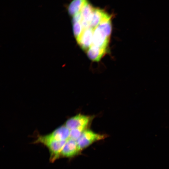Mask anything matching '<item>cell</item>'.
I'll return each instance as SVG.
<instances>
[{
  "instance_id": "obj_10",
  "label": "cell",
  "mask_w": 169,
  "mask_h": 169,
  "mask_svg": "<svg viewBox=\"0 0 169 169\" xmlns=\"http://www.w3.org/2000/svg\"><path fill=\"white\" fill-rule=\"evenodd\" d=\"M87 1V0H73L69 6L68 10L69 13L70 15L74 16L80 12Z\"/></svg>"
},
{
  "instance_id": "obj_7",
  "label": "cell",
  "mask_w": 169,
  "mask_h": 169,
  "mask_svg": "<svg viewBox=\"0 0 169 169\" xmlns=\"http://www.w3.org/2000/svg\"><path fill=\"white\" fill-rule=\"evenodd\" d=\"M80 151L76 141L69 138L61 152L60 158L73 156L77 154Z\"/></svg>"
},
{
  "instance_id": "obj_1",
  "label": "cell",
  "mask_w": 169,
  "mask_h": 169,
  "mask_svg": "<svg viewBox=\"0 0 169 169\" xmlns=\"http://www.w3.org/2000/svg\"><path fill=\"white\" fill-rule=\"evenodd\" d=\"M67 140H47L39 136H38L34 143L42 144L48 148L50 154V161L53 163L60 158L61 152Z\"/></svg>"
},
{
  "instance_id": "obj_11",
  "label": "cell",
  "mask_w": 169,
  "mask_h": 169,
  "mask_svg": "<svg viewBox=\"0 0 169 169\" xmlns=\"http://www.w3.org/2000/svg\"><path fill=\"white\" fill-rule=\"evenodd\" d=\"M94 8L87 1L83 6L80 11L82 19L88 22L90 24Z\"/></svg>"
},
{
  "instance_id": "obj_13",
  "label": "cell",
  "mask_w": 169,
  "mask_h": 169,
  "mask_svg": "<svg viewBox=\"0 0 169 169\" xmlns=\"http://www.w3.org/2000/svg\"><path fill=\"white\" fill-rule=\"evenodd\" d=\"M84 30L80 22L73 23V30L76 39L79 36Z\"/></svg>"
},
{
  "instance_id": "obj_3",
  "label": "cell",
  "mask_w": 169,
  "mask_h": 169,
  "mask_svg": "<svg viewBox=\"0 0 169 169\" xmlns=\"http://www.w3.org/2000/svg\"><path fill=\"white\" fill-rule=\"evenodd\" d=\"M90 120V117L79 114L67 120L65 125L70 130L79 127L87 128Z\"/></svg>"
},
{
  "instance_id": "obj_14",
  "label": "cell",
  "mask_w": 169,
  "mask_h": 169,
  "mask_svg": "<svg viewBox=\"0 0 169 169\" xmlns=\"http://www.w3.org/2000/svg\"><path fill=\"white\" fill-rule=\"evenodd\" d=\"M82 18L81 12H79L73 16V23L80 22Z\"/></svg>"
},
{
  "instance_id": "obj_9",
  "label": "cell",
  "mask_w": 169,
  "mask_h": 169,
  "mask_svg": "<svg viewBox=\"0 0 169 169\" xmlns=\"http://www.w3.org/2000/svg\"><path fill=\"white\" fill-rule=\"evenodd\" d=\"M106 13L103 10L94 8L90 23V27L95 29L100 23Z\"/></svg>"
},
{
  "instance_id": "obj_5",
  "label": "cell",
  "mask_w": 169,
  "mask_h": 169,
  "mask_svg": "<svg viewBox=\"0 0 169 169\" xmlns=\"http://www.w3.org/2000/svg\"><path fill=\"white\" fill-rule=\"evenodd\" d=\"M94 29L91 27L84 29L76 39L78 44L83 50H87L92 45Z\"/></svg>"
},
{
  "instance_id": "obj_6",
  "label": "cell",
  "mask_w": 169,
  "mask_h": 169,
  "mask_svg": "<svg viewBox=\"0 0 169 169\" xmlns=\"http://www.w3.org/2000/svg\"><path fill=\"white\" fill-rule=\"evenodd\" d=\"M70 130L65 125L61 126L56 129L51 133L42 136L43 138L49 140L56 141L67 140L69 138Z\"/></svg>"
},
{
  "instance_id": "obj_12",
  "label": "cell",
  "mask_w": 169,
  "mask_h": 169,
  "mask_svg": "<svg viewBox=\"0 0 169 169\" xmlns=\"http://www.w3.org/2000/svg\"><path fill=\"white\" fill-rule=\"evenodd\" d=\"M87 128L79 127L70 130L69 138L77 140Z\"/></svg>"
},
{
  "instance_id": "obj_2",
  "label": "cell",
  "mask_w": 169,
  "mask_h": 169,
  "mask_svg": "<svg viewBox=\"0 0 169 169\" xmlns=\"http://www.w3.org/2000/svg\"><path fill=\"white\" fill-rule=\"evenodd\" d=\"M105 136L96 133L92 131L86 129L76 140L80 150L90 145L94 142L104 138Z\"/></svg>"
},
{
  "instance_id": "obj_8",
  "label": "cell",
  "mask_w": 169,
  "mask_h": 169,
  "mask_svg": "<svg viewBox=\"0 0 169 169\" xmlns=\"http://www.w3.org/2000/svg\"><path fill=\"white\" fill-rule=\"evenodd\" d=\"M107 51V48H100L91 45L87 50L89 58L94 61H99Z\"/></svg>"
},
{
  "instance_id": "obj_4",
  "label": "cell",
  "mask_w": 169,
  "mask_h": 169,
  "mask_svg": "<svg viewBox=\"0 0 169 169\" xmlns=\"http://www.w3.org/2000/svg\"><path fill=\"white\" fill-rule=\"evenodd\" d=\"M110 37L99 27L97 26L94 29L92 45L104 48H107Z\"/></svg>"
}]
</instances>
